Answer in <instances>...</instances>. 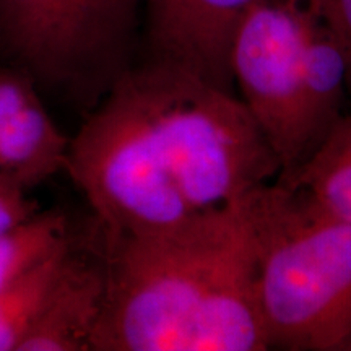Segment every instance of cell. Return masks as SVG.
<instances>
[{
	"mask_svg": "<svg viewBox=\"0 0 351 351\" xmlns=\"http://www.w3.org/2000/svg\"><path fill=\"white\" fill-rule=\"evenodd\" d=\"M104 301V270L95 256L70 251L19 351H91V337Z\"/></svg>",
	"mask_w": 351,
	"mask_h": 351,
	"instance_id": "8",
	"label": "cell"
},
{
	"mask_svg": "<svg viewBox=\"0 0 351 351\" xmlns=\"http://www.w3.org/2000/svg\"><path fill=\"white\" fill-rule=\"evenodd\" d=\"M73 247L70 239L0 293V351H19Z\"/></svg>",
	"mask_w": 351,
	"mask_h": 351,
	"instance_id": "10",
	"label": "cell"
},
{
	"mask_svg": "<svg viewBox=\"0 0 351 351\" xmlns=\"http://www.w3.org/2000/svg\"><path fill=\"white\" fill-rule=\"evenodd\" d=\"M143 0H0V41L16 67L93 109L134 62Z\"/></svg>",
	"mask_w": 351,
	"mask_h": 351,
	"instance_id": "4",
	"label": "cell"
},
{
	"mask_svg": "<svg viewBox=\"0 0 351 351\" xmlns=\"http://www.w3.org/2000/svg\"><path fill=\"white\" fill-rule=\"evenodd\" d=\"M230 67L241 101L288 178L313 155L301 33L288 0H256L231 41Z\"/></svg>",
	"mask_w": 351,
	"mask_h": 351,
	"instance_id": "5",
	"label": "cell"
},
{
	"mask_svg": "<svg viewBox=\"0 0 351 351\" xmlns=\"http://www.w3.org/2000/svg\"><path fill=\"white\" fill-rule=\"evenodd\" d=\"M36 213V204L26 197V191L10 184H0V236Z\"/></svg>",
	"mask_w": 351,
	"mask_h": 351,
	"instance_id": "12",
	"label": "cell"
},
{
	"mask_svg": "<svg viewBox=\"0 0 351 351\" xmlns=\"http://www.w3.org/2000/svg\"><path fill=\"white\" fill-rule=\"evenodd\" d=\"M70 239L67 218L57 212H38L0 236V293Z\"/></svg>",
	"mask_w": 351,
	"mask_h": 351,
	"instance_id": "11",
	"label": "cell"
},
{
	"mask_svg": "<svg viewBox=\"0 0 351 351\" xmlns=\"http://www.w3.org/2000/svg\"><path fill=\"white\" fill-rule=\"evenodd\" d=\"M69 148L33 78L19 67L0 69V178L28 192L65 171Z\"/></svg>",
	"mask_w": 351,
	"mask_h": 351,
	"instance_id": "7",
	"label": "cell"
},
{
	"mask_svg": "<svg viewBox=\"0 0 351 351\" xmlns=\"http://www.w3.org/2000/svg\"><path fill=\"white\" fill-rule=\"evenodd\" d=\"M256 0H143L147 59L232 90L231 41ZM234 91V90H232Z\"/></svg>",
	"mask_w": 351,
	"mask_h": 351,
	"instance_id": "6",
	"label": "cell"
},
{
	"mask_svg": "<svg viewBox=\"0 0 351 351\" xmlns=\"http://www.w3.org/2000/svg\"><path fill=\"white\" fill-rule=\"evenodd\" d=\"M348 54V90H351V0H332Z\"/></svg>",
	"mask_w": 351,
	"mask_h": 351,
	"instance_id": "13",
	"label": "cell"
},
{
	"mask_svg": "<svg viewBox=\"0 0 351 351\" xmlns=\"http://www.w3.org/2000/svg\"><path fill=\"white\" fill-rule=\"evenodd\" d=\"M276 181L307 192L351 225V112L341 114L295 173Z\"/></svg>",
	"mask_w": 351,
	"mask_h": 351,
	"instance_id": "9",
	"label": "cell"
},
{
	"mask_svg": "<svg viewBox=\"0 0 351 351\" xmlns=\"http://www.w3.org/2000/svg\"><path fill=\"white\" fill-rule=\"evenodd\" d=\"M108 95L195 212L226 207L278 179L274 150L232 90L145 60Z\"/></svg>",
	"mask_w": 351,
	"mask_h": 351,
	"instance_id": "2",
	"label": "cell"
},
{
	"mask_svg": "<svg viewBox=\"0 0 351 351\" xmlns=\"http://www.w3.org/2000/svg\"><path fill=\"white\" fill-rule=\"evenodd\" d=\"M243 205L269 350L339 351L351 332V225L278 181Z\"/></svg>",
	"mask_w": 351,
	"mask_h": 351,
	"instance_id": "3",
	"label": "cell"
},
{
	"mask_svg": "<svg viewBox=\"0 0 351 351\" xmlns=\"http://www.w3.org/2000/svg\"><path fill=\"white\" fill-rule=\"evenodd\" d=\"M0 184H8V182H5L2 178H0ZM10 186H12V184H10ZM16 189H19V187H16Z\"/></svg>",
	"mask_w": 351,
	"mask_h": 351,
	"instance_id": "15",
	"label": "cell"
},
{
	"mask_svg": "<svg viewBox=\"0 0 351 351\" xmlns=\"http://www.w3.org/2000/svg\"><path fill=\"white\" fill-rule=\"evenodd\" d=\"M339 351H351V332L348 333V337L343 340V343L340 345Z\"/></svg>",
	"mask_w": 351,
	"mask_h": 351,
	"instance_id": "14",
	"label": "cell"
},
{
	"mask_svg": "<svg viewBox=\"0 0 351 351\" xmlns=\"http://www.w3.org/2000/svg\"><path fill=\"white\" fill-rule=\"evenodd\" d=\"M99 231L104 301L91 351L269 350L243 199L171 231Z\"/></svg>",
	"mask_w": 351,
	"mask_h": 351,
	"instance_id": "1",
	"label": "cell"
}]
</instances>
